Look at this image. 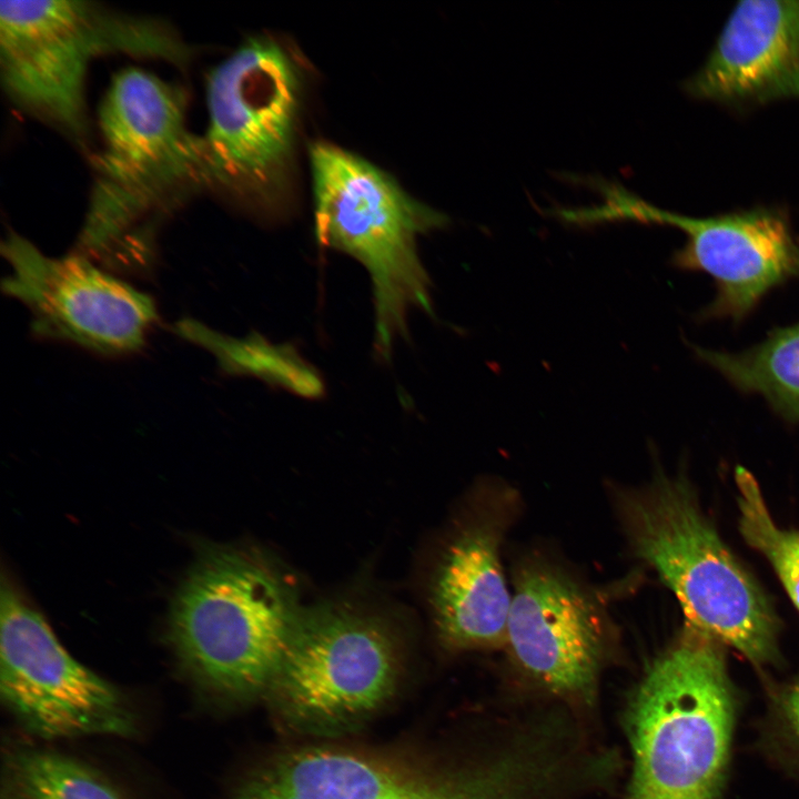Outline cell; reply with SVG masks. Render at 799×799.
<instances>
[{
	"label": "cell",
	"instance_id": "obj_13",
	"mask_svg": "<svg viewBox=\"0 0 799 799\" xmlns=\"http://www.w3.org/2000/svg\"><path fill=\"white\" fill-rule=\"evenodd\" d=\"M519 509L517 490L503 479L488 478L443 552L432 604L438 635L448 647H504L512 589L502 549Z\"/></svg>",
	"mask_w": 799,
	"mask_h": 799
},
{
	"label": "cell",
	"instance_id": "obj_16",
	"mask_svg": "<svg viewBox=\"0 0 799 799\" xmlns=\"http://www.w3.org/2000/svg\"><path fill=\"white\" fill-rule=\"evenodd\" d=\"M692 348L736 388L761 395L782 418L799 424V322L741 352Z\"/></svg>",
	"mask_w": 799,
	"mask_h": 799
},
{
	"label": "cell",
	"instance_id": "obj_17",
	"mask_svg": "<svg viewBox=\"0 0 799 799\" xmlns=\"http://www.w3.org/2000/svg\"><path fill=\"white\" fill-rule=\"evenodd\" d=\"M554 762L507 754L488 762L419 777L384 799H535L552 781Z\"/></svg>",
	"mask_w": 799,
	"mask_h": 799
},
{
	"label": "cell",
	"instance_id": "obj_21",
	"mask_svg": "<svg viewBox=\"0 0 799 799\" xmlns=\"http://www.w3.org/2000/svg\"><path fill=\"white\" fill-rule=\"evenodd\" d=\"M785 711L793 731L799 737V680L787 695Z\"/></svg>",
	"mask_w": 799,
	"mask_h": 799
},
{
	"label": "cell",
	"instance_id": "obj_7",
	"mask_svg": "<svg viewBox=\"0 0 799 799\" xmlns=\"http://www.w3.org/2000/svg\"><path fill=\"white\" fill-rule=\"evenodd\" d=\"M305 72L272 36L247 39L209 72L206 185L264 208L287 186L297 144Z\"/></svg>",
	"mask_w": 799,
	"mask_h": 799
},
{
	"label": "cell",
	"instance_id": "obj_15",
	"mask_svg": "<svg viewBox=\"0 0 799 799\" xmlns=\"http://www.w3.org/2000/svg\"><path fill=\"white\" fill-rule=\"evenodd\" d=\"M422 772L381 758L306 749L265 765L232 799H384Z\"/></svg>",
	"mask_w": 799,
	"mask_h": 799
},
{
	"label": "cell",
	"instance_id": "obj_12",
	"mask_svg": "<svg viewBox=\"0 0 799 799\" xmlns=\"http://www.w3.org/2000/svg\"><path fill=\"white\" fill-rule=\"evenodd\" d=\"M617 219L664 223L686 235L672 264L710 275L716 296L701 318H745L776 286L799 276V240L780 209L756 208L711 216H688L653 206L625 191Z\"/></svg>",
	"mask_w": 799,
	"mask_h": 799
},
{
	"label": "cell",
	"instance_id": "obj_4",
	"mask_svg": "<svg viewBox=\"0 0 799 799\" xmlns=\"http://www.w3.org/2000/svg\"><path fill=\"white\" fill-rule=\"evenodd\" d=\"M301 610L263 559L213 548L180 587L170 618L175 656L196 688L222 701L266 692Z\"/></svg>",
	"mask_w": 799,
	"mask_h": 799
},
{
	"label": "cell",
	"instance_id": "obj_1",
	"mask_svg": "<svg viewBox=\"0 0 799 799\" xmlns=\"http://www.w3.org/2000/svg\"><path fill=\"white\" fill-rule=\"evenodd\" d=\"M98 123L95 183L74 251L111 272L141 273L153 251L138 223L169 195L206 184L203 139L188 129L182 91L135 67L113 75Z\"/></svg>",
	"mask_w": 799,
	"mask_h": 799
},
{
	"label": "cell",
	"instance_id": "obj_2",
	"mask_svg": "<svg viewBox=\"0 0 799 799\" xmlns=\"http://www.w3.org/2000/svg\"><path fill=\"white\" fill-rule=\"evenodd\" d=\"M611 497L629 549L675 594L686 623L757 666L777 657L779 623L771 605L684 477L658 472L639 487L613 488Z\"/></svg>",
	"mask_w": 799,
	"mask_h": 799
},
{
	"label": "cell",
	"instance_id": "obj_18",
	"mask_svg": "<svg viewBox=\"0 0 799 799\" xmlns=\"http://www.w3.org/2000/svg\"><path fill=\"white\" fill-rule=\"evenodd\" d=\"M172 330L211 353L225 373L255 376L304 397L323 392L317 372L292 346L272 344L259 334L229 336L192 318L178 321Z\"/></svg>",
	"mask_w": 799,
	"mask_h": 799
},
{
	"label": "cell",
	"instance_id": "obj_20",
	"mask_svg": "<svg viewBox=\"0 0 799 799\" xmlns=\"http://www.w3.org/2000/svg\"><path fill=\"white\" fill-rule=\"evenodd\" d=\"M739 530L746 543L771 564L792 604L799 610V532L780 529L772 520L759 485L737 467Z\"/></svg>",
	"mask_w": 799,
	"mask_h": 799
},
{
	"label": "cell",
	"instance_id": "obj_14",
	"mask_svg": "<svg viewBox=\"0 0 799 799\" xmlns=\"http://www.w3.org/2000/svg\"><path fill=\"white\" fill-rule=\"evenodd\" d=\"M684 89L692 98L736 109L799 99V1L736 3Z\"/></svg>",
	"mask_w": 799,
	"mask_h": 799
},
{
	"label": "cell",
	"instance_id": "obj_5",
	"mask_svg": "<svg viewBox=\"0 0 799 799\" xmlns=\"http://www.w3.org/2000/svg\"><path fill=\"white\" fill-rule=\"evenodd\" d=\"M314 232L320 245L357 260L374 296V348L390 358L407 334V314H433L431 282L417 253V237L449 223L447 215L415 200L386 171L336 144L309 150Z\"/></svg>",
	"mask_w": 799,
	"mask_h": 799
},
{
	"label": "cell",
	"instance_id": "obj_11",
	"mask_svg": "<svg viewBox=\"0 0 799 799\" xmlns=\"http://www.w3.org/2000/svg\"><path fill=\"white\" fill-rule=\"evenodd\" d=\"M504 647L514 663L554 692L589 699L615 629L597 596L542 554L517 562Z\"/></svg>",
	"mask_w": 799,
	"mask_h": 799
},
{
	"label": "cell",
	"instance_id": "obj_10",
	"mask_svg": "<svg viewBox=\"0 0 799 799\" xmlns=\"http://www.w3.org/2000/svg\"><path fill=\"white\" fill-rule=\"evenodd\" d=\"M1 252L11 266L2 291L29 310L36 336L105 356L131 354L145 344L159 317L149 294L75 251L48 256L14 232Z\"/></svg>",
	"mask_w": 799,
	"mask_h": 799
},
{
	"label": "cell",
	"instance_id": "obj_3",
	"mask_svg": "<svg viewBox=\"0 0 799 799\" xmlns=\"http://www.w3.org/2000/svg\"><path fill=\"white\" fill-rule=\"evenodd\" d=\"M722 646L685 623L647 666L626 711L629 799H720L735 719Z\"/></svg>",
	"mask_w": 799,
	"mask_h": 799
},
{
	"label": "cell",
	"instance_id": "obj_9",
	"mask_svg": "<svg viewBox=\"0 0 799 799\" xmlns=\"http://www.w3.org/2000/svg\"><path fill=\"white\" fill-rule=\"evenodd\" d=\"M0 692L18 722L44 739L136 731L135 714L121 691L69 655L42 616L4 580Z\"/></svg>",
	"mask_w": 799,
	"mask_h": 799
},
{
	"label": "cell",
	"instance_id": "obj_8",
	"mask_svg": "<svg viewBox=\"0 0 799 799\" xmlns=\"http://www.w3.org/2000/svg\"><path fill=\"white\" fill-rule=\"evenodd\" d=\"M396 651L371 617L336 606L300 613L267 692L292 721L341 728L376 710L392 695Z\"/></svg>",
	"mask_w": 799,
	"mask_h": 799
},
{
	"label": "cell",
	"instance_id": "obj_19",
	"mask_svg": "<svg viewBox=\"0 0 799 799\" xmlns=\"http://www.w3.org/2000/svg\"><path fill=\"white\" fill-rule=\"evenodd\" d=\"M3 799H127L101 771L52 750L21 748L8 754Z\"/></svg>",
	"mask_w": 799,
	"mask_h": 799
},
{
	"label": "cell",
	"instance_id": "obj_6",
	"mask_svg": "<svg viewBox=\"0 0 799 799\" xmlns=\"http://www.w3.org/2000/svg\"><path fill=\"white\" fill-rule=\"evenodd\" d=\"M130 53L186 62L188 47L149 18L84 1L0 2L3 88L21 108L75 140L87 133L85 80L93 60Z\"/></svg>",
	"mask_w": 799,
	"mask_h": 799
}]
</instances>
